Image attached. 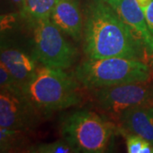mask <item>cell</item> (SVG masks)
Instances as JSON below:
<instances>
[{"label": "cell", "mask_w": 153, "mask_h": 153, "mask_svg": "<svg viewBox=\"0 0 153 153\" xmlns=\"http://www.w3.org/2000/svg\"><path fill=\"white\" fill-rule=\"evenodd\" d=\"M142 47V43L111 5L101 0H94L88 4L83 23V51L88 58L140 60Z\"/></svg>", "instance_id": "1"}, {"label": "cell", "mask_w": 153, "mask_h": 153, "mask_svg": "<svg viewBox=\"0 0 153 153\" xmlns=\"http://www.w3.org/2000/svg\"><path fill=\"white\" fill-rule=\"evenodd\" d=\"M78 83L74 76L63 69L42 65L22 87V91L39 114L49 115L81 102Z\"/></svg>", "instance_id": "2"}, {"label": "cell", "mask_w": 153, "mask_h": 153, "mask_svg": "<svg viewBox=\"0 0 153 153\" xmlns=\"http://www.w3.org/2000/svg\"><path fill=\"white\" fill-rule=\"evenodd\" d=\"M73 76L83 87L98 89L124 83L147 82L151 71L139 59L88 58L75 68Z\"/></svg>", "instance_id": "3"}, {"label": "cell", "mask_w": 153, "mask_h": 153, "mask_svg": "<svg viewBox=\"0 0 153 153\" xmlns=\"http://www.w3.org/2000/svg\"><path fill=\"white\" fill-rule=\"evenodd\" d=\"M113 131V125L89 111L72 112L63 119L60 128L63 139L84 153L105 152Z\"/></svg>", "instance_id": "4"}, {"label": "cell", "mask_w": 153, "mask_h": 153, "mask_svg": "<svg viewBox=\"0 0 153 153\" xmlns=\"http://www.w3.org/2000/svg\"><path fill=\"white\" fill-rule=\"evenodd\" d=\"M33 56L41 65L67 69L76 60L77 52L50 19L33 22Z\"/></svg>", "instance_id": "5"}, {"label": "cell", "mask_w": 153, "mask_h": 153, "mask_svg": "<svg viewBox=\"0 0 153 153\" xmlns=\"http://www.w3.org/2000/svg\"><path fill=\"white\" fill-rule=\"evenodd\" d=\"M94 95L101 109L119 116L133 107L153 105V85L146 82L124 83L98 88Z\"/></svg>", "instance_id": "6"}, {"label": "cell", "mask_w": 153, "mask_h": 153, "mask_svg": "<svg viewBox=\"0 0 153 153\" xmlns=\"http://www.w3.org/2000/svg\"><path fill=\"white\" fill-rule=\"evenodd\" d=\"M39 112L23 94V91L1 89L0 127L26 131L35 128Z\"/></svg>", "instance_id": "7"}, {"label": "cell", "mask_w": 153, "mask_h": 153, "mask_svg": "<svg viewBox=\"0 0 153 153\" xmlns=\"http://www.w3.org/2000/svg\"><path fill=\"white\" fill-rule=\"evenodd\" d=\"M107 4L142 43L148 52L153 54V35L148 28L145 14L136 0H109Z\"/></svg>", "instance_id": "8"}, {"label": "cell", "mask_w": 153, "mask_h": 153, "mask_svg": "<svg viewBox=\"0 0 153 153\" xmlns=\"http://www.w3.org/2000/svg\"><path fill=\"white\" fill-rule=\"evenodd\" d=\"M50 20L62 33L75 41L81 40L83 34V22L76 0H57Z\"/></svg>", "instance_id": "9"}, {"label": "cell", "mask_w": 153, "mask_h": 153, "mask_svg": "<svg viewBox=\"0 0 153 153\" xmlns=\"http://www.w3.org/2000/svg\"><path fill=\"white\" fill-rule=\"evenodd\" d=\"M1 64L5 66L22 88L31 79L38 68L37 60L33 55H29L18 49L6 47L1 48Z\"/></svg>", "instance_id": "10"}, {"label": "cell", "mask_w": 153, "mask_h": 153, "mask_svg": "<svg viewBox=\"0 0 153 153\" xmlns=\"http://www.w3.org/2000/svg\"><path fill=\"white\" fill-rule=\"evenodd\" d=\"M118 117L123 129L140 135L153 145V105L133 107Z\"/></svg>", "instance_id": "11"}, {"label": "cell", "mask_w": 153, "mask_h": 153, "mask_svg": "<svg viewBox=\"0 0 153 153\" xmlns=\"http://www.w3.org/2000/svg\"><path fill=\"white\" fill-rule=\"evenodd\" d=\"M57 0H25L22 7L24 16L32 22L50 19Z\"/></svg>", "instance_id": "12"}, {"label": "cell", "mask_w": 153, "mask_h": 153, "mask_svg": "<svg viewBox=\"0 0 153 153\" xmlns=\"http://www.w3.org/2000/svg\"><path fill=\"white\" fill-rule=\"evenodd\" d=\"M32 153H77L78 151L66 140H60L54 142L43 143L36 145L28 149Z\"/></svg>", "instance_id": "13"}, {"label": "cell", "mask_w": 153, "mask_h": 153, "mask_svg": "<svg viewBox=\"0 0 153 153\" xmlns=\"http://www.w3.org/2000/svg\"><path fill=\"white\" fill-rule=\"evenodd\" d=\"M23 131L10 129L8 128L0 127V150L1 152L10 151L11 148L16 146L19 138Z\"/></svg>", "instance_id": "14"}, {"label": "cell", "mask_w": 153, "mask_h": 153, "mask_svg": "<svg viewBox=\"0 0 153 153\" xmlns=\"http://www.w3.org/2000/svg\"><path fill=\"white\" fill-rule=\"evenodd\" d=\"M123 130L124 132L123 134L126 137L127 152L128 153H141L143 146L147 142V140L135 134L126 131L125 129Z\"/></svg>", "instance_id": "15"}, {"label": "cell", "mask_w": 153, "mask_h": 153, "mask_svg": "<svg viewBox=\"0 0 153 153\" xmlns=\"http://www.w3.org/2000/svg\"><path fill=\"white\" fill-rule=\"evenodd\" d=\"M0 87L1 89H7L10 91H21L22 90L11 76L10 71L5 68V66L0 63Z\"/></svg>", "instance_id": "16"}, {"label": "cell", "mask_w": 153, "mask_h": 153, "mask_svg": "<svg viewBox=\"0 0 153 153\" xmlns=\"http://www.w3.org/2000/svg\"><path fill=\"white\" fill-rule=\"evenodd\" d=\"M144 14H145L148 28L153 35V0L150 4V5L148 6V8L146 10V11L144 12Z\"/></svg>", "instance_id": "17"}, {"label": "cell", "mask_w": 153, "mask_h": 153, "mask_svg": "<svg viewBox=\"0 0 153 153\" xmlns=\"http://www.w3.org/2000/svg\"><path fill=\"white\" fill-rule=\"evenodd\" d=\"M137 3L139 6L141 8V10H143V12H145L146 10L148 8V6L150 5V4L152 3V0H136Z\"/></svg>", "instance_id": "18"}, {"label": "cell", "mask_w": 153, "mask_h": 153, "mask_svg": "<svg viewBox=\"0 0 153 153\" xmlns=\"http://www.w3.org/2000/svg\"><path fill=\"white\" fill-rule=\"evenodd\" d=\"M16 4H18V5L21 7V9H22V5H23V3H24V1L25 0H12Z\"/></svg>", "instance_id": "19"}, {"label": "cell", "mask_w": 153, "mask_h": 153, "mask_svg": "<svg viewBox=\"0 0 153 153\" xmlns=\"http://www.w3.org/2000/svg\"><path fill=\"white\" fill-rule=\"evenodd\" d=\"M101 1H104V2H105V3H107V2H108L109 0H101Z\"/></svg>", "instance_id": "20"}, {"label": "cell", "mask_w": 153, "mask_h": 153, "mask_svg": "<svg viewBox=\"0 0 153 153\" xmlns=\"http://www.w3.org/2000/svg\"><path fill=\"white\" fill-rule=\"evenodd\" d=\"M152 55H153V54H152ZM152 64H153V60H152Z\"/></svg>", "instance_id": "21"}]
</instances>
